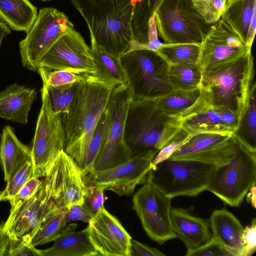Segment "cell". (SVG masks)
I'll return each mask as SVG.
<instances>
[{
  "instance_id": "1",
  "label": "cell",
  "mask_w": 256,
  "mask_h": 256,
  "mask_svg": "<svg viewBox=\"0 0 256 256\" xmlns=\"http://www.w3.org/2000/svg\"><path fill=\"white\" fill-rule=\"evenodd\" d=\"M114 86L96 75L84 74L68 110L62 114L66 137L64 150L81 170Z\"/></svg>"
},
{
  "instance_id": "2",
  "label": "cell",
  "mask_w": 256,
  "mask_h": 256,
  "mask_svg": "<svg viewBox=\"0 0 256 256\" xmlns=\"http://www.w3.org/2000/svg\"><path fill=\"white\" fill-rule=\"evenodd\" d=\"M82 16L96 44L120 58L136 39L133 35L134 7L138 0H71Z\"/></svg>"
},
{
  "instance_id": "3",
  "label": "cell",
  "mask_w": 256,
  "mask_h": 256,
  "mask_svg": "<svg viewBox=\"0 0 256 256\" xmlns=\"http://www.w3.org/2000/svg\"><path fill=\"white\" fill-rule=\"evenodd\" d=\"M180 128L178 118L166 114L154 100H132L124 140L132 157L150 151L158 152Z\"/></svg>"
},
{
  "instance_id": "4",
  "label": "cell",
  "mask_w": 256,
  "mask_h": 256,
  "mask_svg": "<svg viewBox=\"0 0 256 256\" xmlns=\"http://www.w3.org/2000/svg\"><path fill=\"white\" fill-rule=\"evenodd\" d=\"M254 78V59L250 52L233 62L202 70L200 88L210 105L240 115Z\"/></svg>"
},
{
  "instance_id": "5",
  "label": "cell",
  "mask_w": 256,
  "mask_h": 256,
  "mask_svg": "<svg viewBox=\"0 0 256 256\" xmlns=\"http://www.w3.org/2000/svg\"><path fill=\"white\" fill-rule=\"evenodd\" d=\"M256 184V153L246 150L232 134L229 159L216 166L206 190L226 204L238 207Z\"/></svg>"
},
{
  "instance_id": "6",
  "label": "cell",
  "mask_w": 256,
  "mask_h": 256,
  "mask_svg": "<svg viewBox=\"0 0 256 256\" xmlns=\"http://www.w3.org/2000/svg\"><path fill=\"white\" fill-rule=\"evenodd\" d=\"M119 59L132 100H156L173 90L168 79L169 64L156 52L134 50Z\"/></svg>"
},
{
  "instance_id": "7",
  "label": "cell",
  "mask_w": 256,
  "mask_h": 256,
  "mask_svg": "<svg viewBox=\"0 0 256 256\" xmlns=\"http://www.w3.org/2000/svg\"><path fill=\"white\" fill-rule=\"evenodd\" d=\"M215 168L200 162L168 158L152 166L146 180L172 199L195 197L206 190Z\"/></svg>"
},
{
  "instance_id": "8",
  "label": "cell",
  "mask_w": 256,
  "mask_h": 256,
  "mask_svg": "<svg viewBox=\"0 0 256 256\" xmlns=\"http://www.w3.org/2000/svg\"><path fill=\"white\" fill-rule=\"evenodd\" d=\"M52 174L48 172L34 195L26 202L11 206L4 228L11 240L28 237L32 240L42 222L49 216L62 210Z\"/></svg>"
},
{
  "instance_id": "9",
  "label": "cell",
  "mask_w": 256,
  "mask_h": 256,
  "mask_svg": "<svg viewBox=\"0 0 256 256\" xmlns=\"http://www.w3.org/2000/svg\"><path fill=\"white\" fill-rule=\"evenodd\" d=\"M128 83L112 88L104 110L106 124L104 142L93 167L103 170L122 164L132 157L124 140V128L128 108L132 101Z\"/></svg>"
},
{
  "instance_id": "10",
  "label": "cell",
  "mask_w": 256,
  "mask_h": 256,
  "mask_svg": "<svg viewBox=\"0 0 256 256\" xmlns=\"http://www.w3.org/2000/svg\"><path fill=\"white\" fill-rule=\"evenodd\" d=\"M42 104L38 118L30 149L33 176L44 177L66 142L62 114L54 113L50 106L45 84L41 89Z\"/></svg>"
},
{
  "instance_id": "11",
  "label": "cell",
  "mask_w": 256,
  "mask_h": 256,
  "mask_svg": "<svg viewBox=\"0 0 256 256\" xmlns=\"http://www.w3.org/2000/svg\"><path fill=\"white\" fill-rule=\"evenodd\" d=\"M74 28L63 12L54 8H42L26 38L19 43L22 66L36 71L42 57L63 35Z\"/></svg>"
},
{
  "instance_id": "12",
  "label": "cell",
  "mask_w": 256,
  "mask_h": 256,
  "mask_svg": "<svg viewBox=\"0 0 256 256\" xmlns=\"http://www.w3.org/2000/svg\"><path fill=\"white\" fill-rule=\"evenodd\" d=\"M172 198L146 180L134 194L132 208L148 236L160 244L176 238L172 228Z\"/></svg>"
},
{
  "instance_id": "13",
  "label": "cell",
  "mask_w": 256,
  "mask_h": 256,
  "mask_svg": "<svg viewBox=\"0 0 256 256\" xmlns=\"http://www.w3.org/2000/svg\"><path fill=\"white\" fill-rule=\"evenodd\" d=\"M154 14L158 36L164 44H201L210 27L184 9L178 0H163Z\"/></svg>"
},
{
  "instance_id": "14",
  "label": "cell",
  "mask_w": 256,
  "mask_h": 256,
  "mask_svg": "<svg viewBox=\"0 0 256 256\" xmlns=\"http://www.w3.org/2000/svg\"><path fill=\"white\" fill-rule=\"evenodd\" d=\"M158 152L150 151L132 157L128 161L103 170H92L84 175L88 184L119 196L131 195L138 184H144L152 162Z\"/></svg>"
},
{
  "instance_id": "15",
  "label": "cell",
  "mask_w": 256,
  "mask_h": 256,
  "mask_svg": "<svg viewBox=\"0 0 256 256\" xmlns=\"http://www.w3.org/2000/svg\"><path fill=\"white\" fill-rule=\"evenodd\" d=\"M38 67L94 75L98 72L90 48L74 28L56 42L42 57Z\"/></svg>"
},
{
  "instance_id": "16",
  "label": "cell",
  "mask_w": 256,
  "mask_h": 256,
  "mask_svg": "<svg viewBox=\"0 0 256 256\" xmlns=\"http://www.w3.org/2000/svg\"><path fill=\"white\" fill-rule=\"evenodd\" d=\"M245 43L220 18L210 26L200 44L202 70L230 62L250 52Z\"/></svg>"
},
{
  "instance_id": "17",
  "label": "cell",
  "mask_w": 256,
  "mask_h": 256,
  "mask_svg": "<svg viewBox=\"0 0 256 256\" xmlns=\"http://www.w3.org/2000/svg\"><path fill=\"white\" fill-rule=\"evenodd\" d=\"M88 224V237L99 256H132L131 236L104 206Z\"/></svg>"
},
{
  "instance_id": "18",
  "label": "cell",
  "mask_w": 256,
  "mask_h": 256,
  "mask_svg": "<svg viewBox=\"0 0 256 256\" xmlns=\"http://www.w3.org/2000/svg\"><path fill=\"white\" fill-rule=\"evenodd\" d=\"M232 142V134H194L169 158L194 160L218 166L228 161Z\"/></svg>"
},
{
  "instance_id": "19",
  "label": "cell",
  "mask_w": 256,
  "mask_h": 256,
  "mask_svg": "<svg viewBox=\"0 0 256 256\" xmlns=\"http://www.w3.org/2000/svg\"><path fill=\"white\" fill-rule=\"evenodd\" d=\"M52 165L62 209L66 210L72 206L83 204L88 184L80 168L64 150L60 152Z\"/></svg>"
},
{
  "instance_id": "20",
  "label": "cell",
  "mask_w": 256,
  "mask_h": 256,
  "mask_svg": "<svg viewBox=\"0 0 256 256\" xmlns=\"http://www.w3.org/2000/svg\"><path fill=\"white\" fill-rule=\"evenodd\" d=\"M170 218L176 238L186 248V256L211 240L209 220L193 216L188 209L177 207H172Z\"/></svg>"
},
{
  "instance_id": "21",
  "label": "cell",
  "mask_w": 256,
  "mask_h": 256,
  "mask_svg": "<svg viewBox=\"0 0 256 256\" xmlns=\"http://www.w3.org/2000/svg\"><path fill=\"white\" fill-rule=\"evenodd\" d=\"M212 238L230 256H241V236L244 229L240 220L224 208L214 210L209 220Z\"/></svg>"
},
{
  "instance_id": "22",
  "label": "cell",
  "mask_w": 256,
  "mask_h": 256,
  "mask_svg": "<svg viewBox=\"0 0 256 256\" xmlns=\"http://www.w3.org/2000/svg\"><path fill=\"white\" fill-rule=\"evenodd\" d=\"M35 89L16 82L0 92V118L26 124L32 104L36 98Z\"/></svg>"
},
{
  "instance_id": "23",
  "label": "cell",
  "mask_w": 256,
  "mask_h": 256,
  "mask_svg": "<svg viewBox=\"0 0 256 256\" xmlns=\"http://www.w3.org/2000/svg\"><path fill=\"white\" fill-rule=\"evenodd\" d=\"M180 128L190 134L212 132L232 134L223 125L220 118L203 95L178 119Z\"/></svg>"
},
{
  "instance_id": "24",
  "label": "cell",
  "mask_w": 256,
  "mask_h": 256,
  "mask_svg": "<svg viewBox=\"0 0 256 256\" xmlns=\"http://www.w3.org/2000/svg\"><path fill=\"white\" fill-rule=\"evenodd\" d=\"M76 224L66 226L54 244L39 250L40 256H99L88 236L86 230L75 231Z\"/></svg>"
},
{
  "instance_id": "25",
  "label": "cell",
  "mask_w": 256,
  "mask_h": 256,
  "mask_svg": "<svg viewBox=\"0 0 256 256\" xmlns=\"http://www.w3.org/2000/svg\"><path fill=\"white\" fill-rule=\"evenodd\" d=\"M0 138V162L7 182L24 162L32 158L31 150L19 140L10 126L3 128Z\"/></svg>"
},
{
  "instance_id": "26",
  "label": "cell",
  "mask_w": 256,
  "mask_h": 256,
  "mask_svg": "<svg viewBox=\"0 0 256 256\" xmlns=\"http://www.w3.org/2000/svg\"><path fill=\"white\" fill-rule=\"evenodd\" d=\"M256 84H252L240 114L238 126L232 132L236 140L251 152L256 153Z\"/></svg>"
},
{
  "instance_id": "27",
  "label": "cell",
  "mask_w": 256,
  "mask_h": 256,
  "mask_svg": "<svg viewBox=\"0 0 256 256\" xmlns=\"http://www.w3.org/2000/svg\"><path fill=\"white\" fill-rule=\"evenodd\" d=\"M38 14L29 0H0V20L14 30L26 32Z\"/></svg>"
},
{
  "instance_id": "28",
  "label": "cell",
  "mask_w": 256,
  "mask_h": 256,
  "mask_svg": "<svg viewBox=\"0 0 256 256\" xmlns=\"http://www.w3.org/2000/svg\"><path fill=\"white\" fill-rule=\"evenodd\" d=\"M256 12V0H227L221 19L246 42L250 24Z\"/></svg>"
},
{
  "instance_id": "29",
  "label": "cell",
  "mask_w": 256,
  "mask_h": 256,
  "mask_svg": "<svg viewBox=\"0 0 256 256\" xmlns=\"http://www.w3.org/2000/svg\"><path fill=\"white\" fill-rule=\"evenodd\" d=\"M90 52L98 70L96 76L114 86L128 83L120 59L98 45L90 36Z\"/></svg>"
},
{
  "instance_id": "30",
  "label": "cell",
  "mask_w": 256,
  "mask_h": 256,
  "mask_svg": "<svg viewBox=\"0 0 256 256\" xmlns=\"http://www.w3.org/2000/svg\"><path fill=\"white\" fill-rule=\"evenodd\" d=\"M201 94L200 87L190 90H172L154 101L166 114L178 120L195 104Z\"/></svg>"
},
{
  "instance_id": "31",
  "label": "cell",
  "mask_w": 256,
  "mask_h": 256,
  "mask_svg": "<svg viewBox=\"0 0 256 256\" xmlns=\"http://www.w3.org/2000/svg\"><path fill=\"white\" fill-rule=\"evenodd\" d=\"M168 76L173 90H190L200 87L202 70L198 64H169Z\"/></svg>"
},
{
  "instance_id": "32",
  "label": "cell",
  "mask_w": 256,
  "mask_h": 256,
  "mask_svg": "<svg viewBox=\"0 0 256 256\" xmlns=\"http://www.w3.org/2000/svg\"><path fill=\"white\" fill-rule=\"evenodd\" d=\"M200 44L162 43V46L156 52L170 65L198 64Z\"/></svg>"
},
{
  "instance_id": "33",
  "label": "cell",
  "mask_w": 256,
  "mask_h": 256,
  "mask_svg": "<svg viewBox=\"0 0 256 256\" xmlns=\"http://www.w3.org/2000/svg\"><path fill=\"white\" fill-rule=\"evenodd\" d=\"M163 0H138L135 4L132 18L134 36L142 44L148 42L149 19Z\"/></svg>"
},
{
  "instance_id": "34",
  "label": "cell",
  "mask_w": 256,
  "mask_h": 256,
  "mask_svg": "<svg viewBox=\"0 0 256 256\" xmlns=\"http://www.w3.org/2000/svg\"><path fill=\"white\" fill-rule=\"evenodd\" d=\"M80 82H77L58 86H51L45 84L50 106L54 113L62 114L67 112Z\"/></svg>"
},
{
  "instance_id": "35",
  "label": "cell",
  "mask_w": 256,
  "mask_h": 256,
  "mask_svg": "<svg viewBox=\"0 0 256 256\" xmlns=\"http://www.w3.org/2000/svg\"><path fill=\"white\" fill-rule=\"evenodd\" d=\"M65 210H62L47 218L32 240L34 246L54 241L66 226L64 218Z\"/></svg>"
},
{
  "instance_id": "36",
  "label": "cell",
  "mask_w": 256,
  "mask_h": 256,
  "mask_svg": "<svg viewBox=\"0 0 256 256\" xmlns=\"http://www.w3.org/2000/svg\"><path fill=\"white\" fill-rule=\"evenodd\" d=\"M32 176L33 167L30 158L24 162L12 174L4 189L0 192V202L12 200Z\"/></svg>"
},
{
  "instance_id": "37",
  "label": "cell",
  "mask_w": 256,
  "mask_h": 256,
  "mask_svg": "<svg viewBox=\"0 0 256 256\" xmlns=\"http://www.w3.org/2000/svg\"><path fill=\"white\" fill-rule=\"evenodd\" d=\"M106 114L104 111L100 118L90 141L82 171L84 175L93 170L94 164L100 154L105 138Z\"/></svg>"
},
{
  "instance_id": "38",
  "label": "cell",
  "mask_w": 256,
  "mask_h": 256,
  "mask_svg": "<svg viewBox=\"0 0 256 256\" xmlns=\"http://www.w3.org/2000/svg\"><path fill=\"white\" fill-rule=\"evenodd\" d=\"M37 71L42 80L46 85L58 86L80 82L84 78V74H77L66 70H53L40 67Z\"/></svg>"
},
{
  "instance_id": "39",
  "label": "cell",
  "mask_w": 256,
  "mask_h": 256,
  "mask_svg": "<svg viewBox=\"0 0 256 256\" xmlns=\"http://www.w3.org/2000/svg\"><path fill=\"white\" fill-rule=\"evenodd\" d=\"M192 135L180 128L174 136L156 154L152 162L151 168L168 159L180 147L188 141Z\"/></svg>"
},
{
  "instance_id": "40",
  "label": "cell",
  "mask_w": 256,
  "mask_h": 256,
  "mask_svg": "<svg viewBox=\"0 0 256 256\" xmlns=\"http://www.w3.org/2000/svg\"><path fill=\"white\" fill-rule=\"evenodd\" d=\"M103 190L94 186L88 184L84 197L83 204L91 212L96 213L104 206L106 200Z\"/></svg>"
},
{
  "instance_id": "41",
  "label": "cell",
  "mask_w": 256,
  "mask_h": 256,
  "mask_svg": "<svg viewBox=\"0 0 256 256\" xmlns=\"http://www.w3.org/2000/svg\"><path fill=\"white\" fill-rule=\"evenodd\" d=\"M241 256H251L256 250V220L254 218L250 226H246L241 236Z\"/></svg>"
},
{
  "instance_id": "42",
  "label": "cell",
  "mask_w": 256,
  "mask_h": 256,
  "mask_svg": "<svg viewBox=\"0 0 256 256\" xmlns=\"http://www.w3.org/2000/svg\"><path fill=\"white\" fill-rule=\"evenodd\" d=\"M8 256H40L39 250L32 244V239L28 237L18 240H12Z\"/></svg>"
},
{
  "instance_id": "43",
  "label": "cell",
  "mask_w": 256,
  "mask_h": 256,
  "mask_svg": "<svg viewBox=\"0 0 256 256\" xmlns=\"http://www.w3.org/2000/svg\"><path fill=\"white\" fill-rule=\"evenodd\" d=\"M42 180L35 176H32L22 187L14 197L10 200V206L22 202L31 198L36 193Z\"/></svg>"
},
{
  "instance_id": "44",
  "label": "cell",
  "mask_w": 256,
  "mask_h": 256,
  "mask_svg": "<svg viewBox=\"0 0 256 256\" xmlns=\"http://www.w3.org/2000/svg\"><path fill=\"white\" fill-rule=\"evenodd\" d=\"M226 0H209L204 12V20L208 24L218 22L224 10Z\"/></svg>"
},
{
  "instance_id": "45",
  "label": "cell",
  "mask_w": 256,
  "mask_h": 256,
  "mask_svg": "<svg viewBox=\"0 0 256 256\" xmlns=\"http://www.w3.org/2000/svg\"><path fill=\"white\" fill-rule=\"evenodd\" d=\"M95 214L83 204H75L65 210L64 218L67 224L76 220L88 223L94 217Z\"/></svg>"
},
{
  "instance_id": "46",
  "label": "cell",
  "mask_w": 256,
  "mask_h": 256,
  "mask_svg": "<svg viewBox=\"0 0 256 256\" xmlns=\"http://www.w3.org/2000/svg\"><path fill=\"white\" fill-rule=\"evenodd\" d=\"M188 256H230L217 242L212 238L206 244L192 252Z\"/></svg>"
},
{
  "instance_id": "47",
  "label": "cell",
  "mask_w": 256,
  "mask_h": 256,
  "mask_svg": "<svg viewBox=\"0 0 256 256\" xmlns=\"http://www.w3.org/2000/svg\"><path fill=\"white\" fill-rule=\"evenodd\" d=\"M214 108L220 118L223 125L232 133L238 126L239 114L223 107L214 106Z\"/></svg>"
},
{
  "instance_id": "48",
  "label": "cell",
  "mask_w": 256,
  "mask_h": 256,
  "mask_svg": "<svg viewBox=\"0 0 256 256\" xmlns=\"http://www.w3.org/2000/svg\"><path fill=\"white\" fill-rule=\"evenodd\" d=\"M208 0H178L180 4L184 9L203 20L204 10Z\"/></svg>"
},
{
  "instance_id": "49",
  "label": "cell",
  "mask_w": 256,
  "mask_h": 256,
  "mask_svg": "<svg viewBox=\"0 0 256 256\" xmlns=\"http://www.w3.org/2000/svg\"><path fill=\"white\" fill-rule=\"evenodd\" d=\"M148 42L144 44L145 50L156 52L162 46V43L158 38V33L154 14L148 20Z\"/></svg>"
},
{
  "instance_id": "50",
  "label": "cell",
  "mask_w": 256,
  "mask_h": 256,
  "mask_svg": "<svg viewBox=\"0 0 256 256\" xmlns=\"http://www.w3.org/2000/svg\"><path fill=\"white\" fill-rule=\"evenodd\" d=\"M132 256H164L166 254L155 248L132 240Z\"/></svg>"
},
{
  "instance_id": "51",
  "label": "cell",
  "mask_w": 256,
  "mask_h": 256,
  "mask_svg": "<svg viewBox=\"0 0 256 256\" xmlns=\"http://www.w3.org/2000/svg\"><path fill=\"white\" fill-rule=\"evenodd\" d=\"M4 223H0V256H8L12 240L4 228Z\"/></svg>"
},
{
  "instance_id": "52",
  "label": "cell",
  "mask_w": 256,
  "mask_h": 256,
  "mask_svg": "<svg viewBox=\"0 0 256 256\" xmlns=\"http://www.w3.org/2000/svg\"><path fill=\"white\" fill-rule=\"evenodd\" d=\"M247 202L250 203L252 206L256 208V185L252 186L246 195Z\"/></svg>"
},
{
  "instance_id": "53",
  "label": "cell",
  "mask_w": 256,
  "mask_h": 256,
  "mask_svg": "<svg viewBox=\"0 0 256 256\" xmlns=\"http://www.w3.org/2000/svg\"><path fill=\"white\" fill-rule=\"evenodd\" d=\"M10 32L8 26L0 20V48L3 39Z\"/></svg>"
},
{
  "instance_id": "54",
  "label": "cell",
  "mask_w": 256,
  "mask_h": 256,
  "mask_svg": "<svg viewBox=\"0 0 256 256\" xmlns=\"http://www.w3.org/2000/svg\"><path fill=\"white\" fill-rule=\"evenodd\" d=\"M42 1H47V0H41Z\"/></svg>"
},
{
  "instance_id": "55",
  "label": "cell",
  "mask_w": 256,
  "mask_h": 256,
  "mask_svg": "<svg viewBox=\"0 0 256 256\" xmlns=\"http://www.w3.org/2000/svg\"><path fill=\"white\" fill-rule=\"evenodd\" d=\"M226 0V1L227 0Z\"/></svg>"
}]
</instances>
